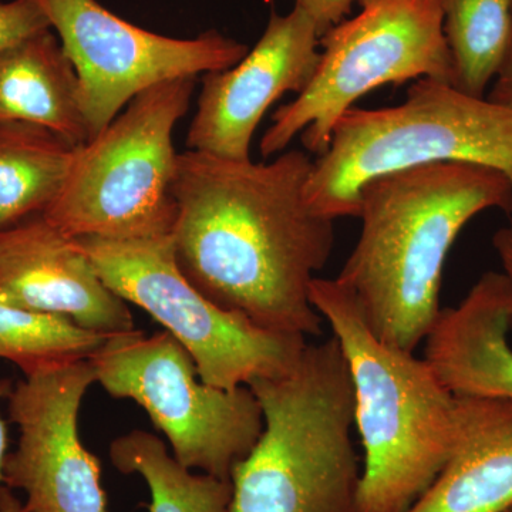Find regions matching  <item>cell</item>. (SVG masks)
<instances>
[{
  "instance_id": "cell-10",
  "label": "cell",
  "mask_w": 512,
  "mask_h": 512,
  "mask_svg": "<svg viewBox=\"0 0 512 512\" xmlns=\"http://www.w3.org/2000/svg\"><path fill=\"white\" fill-rule=\"evenodd\" d=\"M79 77L90 138L137 94L167 80L235 66L249 47L208 30L192 39L158 35L120 18L97 0H33Z\"/></svg>"
},
{
  "instance_id": "cell-3",
  "label": "cell",
  "mask_w": 512,
  "mask_h": 512,
  "mask_svg": "<svg viewBox=\"0 0 512 512\" xmlns=\"http://www.w3.org/2000/svg\"><path fill=\"white\" fill-rule=\"evenodd\" d=\"M248 387L264 430L232 468L228 512H357L355 389L339 340L308 343L291 372Z\"/></svg>"
},
{
  "instance_id": "cell-12",
  "label": "cell",
  "mask_w": 512,
  "mask_h": 512,
  "mask_svg": "<svg viewBox=\"0 0 512 512\" xmlns=\"http://www.w3.org/2000/svg\"><path fill=\"white\" fill-rule=\"evenodd\" d=\"M320 33L308 13L293 6L272 12L268 25L235 66L202 76L188 150L229 160H251L252 138L266 111L282 96L305 90L320 60Z\"/></svg>"
},
{
  "instance_id": "cell-24",
  "label": "cell",
  "mask_w": 512,
  "mask_h": 512,
  "mask_svg": "<svg viewBox=\"0 0 512 512\" xmlns=\"http://www.w3.org/2000/svg\"><path fill=\"white\" fill-rule=\"evenodd\" d=\"M493 247L503 265L504 274L512 281V224L498 229L493 237ZM510 332H512V311L510 316Z\"/></svg>"
},
{
  "instance_id": "cell-14",
  "label": "cell",
  "mask_w": 512,
  "mask_h": 512,
  "mask_svg": "<svg viewBox=\"0 0 512 512\" xmlns=\"http://www.w3.org/2000/svg\"><path fill=\"white\" fill-rule=\"evenodd\" d=\"M511 311L512 282L504 272H487L460 305L441 309L424 340V359L448 392L512 400Z\"/></svg>"
},
{
  "instance_id": "cell-25",
  "label": "cell",
  "mask_w": 512,
  "mask_h": 512,
  "mask_svg": "<svg viewBox=\"0 0 512 512\" xmlns=\"http://www.w3.org/2000/svg\"><path fill=\"white\" fill-rule=\"evenodd\" d=\"M13 384L8 379L0 380V403L8 399L10 390ZM8 427H6L5 420H3L2 413H0V485L3 484V466H5L6 456H8Z\"/></svg>"
},
{
  "instance_id": "cell-13",
  "label": "cell",
  "mask_w": 512,
  "mask_h": 512,
  "mask_svg": "<svg viewBox=\"0 0 512 512\" xmlns=\"http://www.w3.org/2000/svg\"><path fill=\"white\" fill-rule=\"evenodd\" d=\"M0 302L107 336L134 330L127 302L101 281L79 244L42 215L0 229Z\"/></svg>"
},
{
  "instance_id": "cell-1",
  "label": "cell",
  "mask_w": 512,
  "mask_h": 512,
  "mask_svg": "<svg viewBox=\"0 0 512 512\" xmlns=\"http://www.w3.org/2000/svg\"><path fill=\"white\" fill-rule=\"evenodd\" d=\"M312 167L296 148L271 163L178 154L171 232L181 272L210 301L305 338L322 333L311 285L335 245V221L306 201Z\"/></svg>"
},
{
  "instance_id": "cell-21",
  "label": "cell",
  "mask_w": 512,
  "mask_h": 512,
  "mask_svg": "<svg viewBox=\"0 0 512 512\" xmlns=\"http://www.w3.org/2000/svg\"><path fill=\"white\" fill-rule=\"evenodd\" d=\"M49 29V22L33 0L0 2V52Z\"/></svg>"
},
{
  "instance_id": "cell-6",
  "label": "cell",
  "mask_w": 512,
  "mask_h": 512,
  "mask_svg": "<svg viewBox=\"0 0 512 512\" xmlns=\"http://www.w3.org/2000/svg\"><path fill=\"white\" fill-rule=\"evenodd\" d=\"M197 77L137 94L109 126L77 146L69 173L42 217L69 238L167 237L177 204L174 130L190 109Z\"/></svg>"
},
{
  "instance_id": "cell-26",
  "label": "cell",
  "mask_w": 512,
  "mask_h": 512,
  "mask_svg": "<svg viewBox=\"0 0 512 512\" xmlns=\"http://www.w3.org/2000/svg\"><path fill=\"white\" fill-rule=\"evenodd\" d=\"M0 512H26L23 501L5 484L0 485Z\"/></svg>"
},
{
  "instance_id": "cell-19",
  "label": "cell",
  "mask_w": 512,
  "mask_h": 512,
  "mask_svg": "<svg viewBox=\"0 0 512 512\" xmlns=\"http://www.w3.org/2000/svg\"><path fill=\"white\" fill-rule=\"evenodd\" d=\"M453 86L474 97L497 76L512 37V0H443Z\"/></svg>"
},
{
  "instance_id": "cell-27",
  "label": "cell",
  "mask_w": 512,
  "mask_h": 512,
  "mask_svg": "<svg viewBox=\"0 0 512 512\" xmlns=\"http://www.w3.org/2000/svg\"><path fill=\"white\" fill-rule=\"evenodd\" d=\"M505 512H512V507L508 508V510Z\"/></svg>"
},
{
  "instance_id": "cell-9",
  "label": "cell",
  "mask_w": 512,
  "mask_h": 512,
  "mask_svg": "<svg viewBox=\"0 0 512 512\" xmlns=\"http://www.w3.org/2000/svg\"><path fill=\"white\" fill-rule=\"evenodd\" d=\"M96 383L114 399L143 407L188 470L231 480L264 430L261 406L248 386L205 384L187 349L168 332L140 330L107 338L89 357Z\"/></svg>"
},
{
  "instance_id": "cell-16",
  "label": "cell",
  "mask_w": 512,
  "mask_h": 512,
  "mask_svg": "<svg viewBox=\"0 0 512 512\" xmlns=\"http://www.w3.org/2000/svg\"><path fill=\"white\" fill-rule=\"evenodd\" d=\"M0 121L39 124L76 146L89 140L79 77L52 29L0 52Z\"/></svg>"
},
{
  "instance_id": "cell-5",
  "label": "cell",
  "mask_w": 512,
  "mask_h": 512,
  "mask_svg": "<svg viewBox=\"0 0 512 512\" xmlns=\"http://www.w3.org/2000/svg\"><path fill=\"white\" fill-rule=\"evenodd\" d=\"M436 163L483 165L512 184V109L434 79L416 80L399 106L352 107L313 160L306 201L329 220L357 218L367 181Z\"/></svg>"
},
{
  "instance_id": "cell-8",
  "label": "cell",
  "mask_w": 512,
  "mask_h": 512,
  "mask_svg": "<svg viewBox=\"0 0 512 512\" xmlns=\"http://www.w3.org/2000/svg\"><path fill=\"white\" fill-rule=\"evenodd\" d=\"M111 291L146 311L187 349L205 384L237 390L291 372L305 336L258 328L225 311L185 278L173 238L74 239Z\"/></svg>"
},
{
  "instance_id": "cell-20",
  "label": "cell",
  "mask_w": 512,
  "mask_h": 512,
  "mask_svg": "<svg viewBox=\"0 0 512 512\" xmlns=\"http://www.w3.org/2000/svg\"><path fill=\"white\" fill-rule=\"evenodd\" d=\"M109 336L72 320L0 302V359L15 363L23 375L45 367L89 359Z\"/></svg>"
},
{
  "instance_id": "cell-17",
  "label": "cell",
  "mask_w": 512,
  "mask_h": 512,
  "mask_svg": "<svg viewBox=\"0 0 512 512\" xmlns=\"http://www.w3.org/2000/svg\"><path fill=\"white\" fill-rule=\"evenodd\" d=\"M76 148L39 124L0 121V229L47 210L62 190Z\"/></svg>"
},
{
  "instance_id": "cell-22",
  "label": "cell",
  "mask_w": 512,
  "mask_h": 512,
  "mask_svg": "<svg viewBox=\"0 0 512 512\" xmlns=\"http://www.w3.org/2000/svg\"><path fill=\"white\" fill-rule=\"evenodd\" d=\"M356 0H293L296 8L311 16L318 26L320 37L346 19Z\"/></svg>"
},
{
  "instance_id": "cell-23",
  "label": "cell",
  "mask_w": 512,
  "mask_h": 512,
  "mask_svg": "<svg viewBox=\"0 0 512 512\" xmlns=\"http://www.w3.org/2000/svg\"><path fill=\"white\" fill-rule=\"evenodd\" d=\"M487 99L512 109V37Z\"/></svg>"
},
{
  "instance_id": "cell-4",
  "label": "cell",
  "mask_w": 512,
  "mask_h": 512,
  "mask_svg": "<svg viewBox=\"0 0 512 512\" xmlns=\"http://www.w3.org/2000/svg\"><path fill=\"white\" fill-rule=\"evenodd\" d=\"M311 302L339 340L355 389L365 450L357 512H406L453 451L457 397L426 359L377 339L336 279H313Z\"/></svg>"
},
{
  "instance_id": "cell-11",
  "label": "cell",
  "mask_w": 512,
  "mask_h": 512,
  "mask_svg": "<svg viewBox=\"0 0 512 512\" xmlns=\"http://www.w3.org/2000/svg\"><path fill=\"white\" fill-rule=\"evenodd\" d=\"M94 383L92 363L82 359L29 373L10 390L19 439L3 484L25 494L26 512H109L99 458L79 434L80 407Z\"/></svg>"
},
{
  "instance_id": "cell-15",
  "label": "cell",
  "mask_w": 512,
  "mask_h": 512,
  "mask_svg": "<svg viewBox=\"0 0 512 512\" xmlns=\"http://www.w3.org/2000/svg\"><path fill=\"white\" fill-rule=\"evenodd\" d=\"M512 507V400L457 397V437L439 476L406 512Z\"/></svg>"
},
{
  "instance_id": "cell-7",
  "label": "cell",
  "mask_w": 512,
  "mask_h": 512,
  "mask_svg": "<svg viewBox=\"0 0 512 512\" xmlns=\"http://www.w3.org/2000/svg\"><path fill=\"white\" fill-rule=\"evenodd\" d=\"M359 12L320 37L311 82L275 111L259 150L282 153L301 134L309 153L322 156L333 128L357 100L384 84L434 79L453 84L444 35L443 0H356Z\"/></svg>"
},
{
  "instance_id": "cell-2",
  "label": "cell",
  "mask_w": 512,
  "mask_h": 512,
  "mask_svg": "<svg viewBox=\"0 0 512 512\" xmlns=\"http://www.w3.org/2000/svg\"><path fill=\"white\" fill-rule=\"evenodd\" d=\"M487 210L512 212V184L483 165L436 163L367 181L359 239L335 278L377 339L414 353L436 325L448 252Z\"/></svg>"
},
{
  "instance_id": "cell-18",
  "label": "cell",
  "mask_w": 512,
  "mask_h": 512,
  "mask_svg": "<svg viewBox=\"0 0 512 512\" xmlns=\"http://www.w3.org/2000/svg\"><path fill=\"white\" fill-rule=\"evenodd\" d=\"M110 460L121 474L146 481L150 512H228L231 480L192 473L154 434L133 430L120 436L110 444Z\"/></svg>"
}]
</instances>
